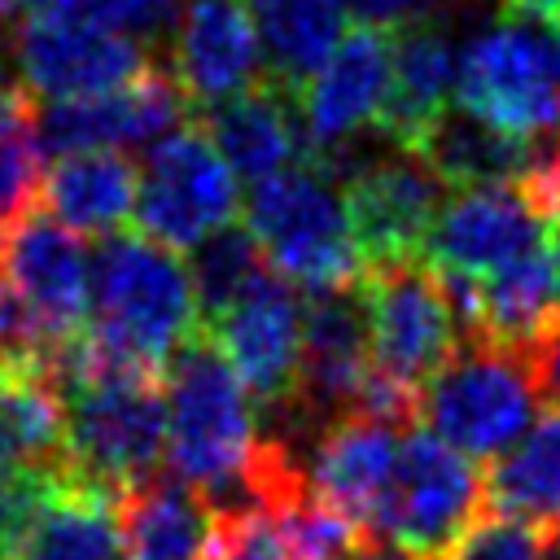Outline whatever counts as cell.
I'll return each instance as SVG.
<instances>
[{
	"label": "cell",
	"mask_w": 560,
	"mask_h": 560,
	"mask_svg": "<svg viewBox=\"0 0 560 560\" xmlns=\"http://www.w3.org/2000/svg\"><path fill=\"white\" fill-rule=\"evenodd\" d=\"M368 315V376L350 411L381 416L407 429L420 416V389L459 346L455 298L429 262L394 258L359 271Z\"/></svg>",
	"instance_id": "1"
},
{
	"label": "cell",
	"mask_w": 560,
	"mask_h": 560,
	"mask_svg": "<svg viewBox=\"0 0 560 560\" xmlns=\"http://www.w3.org/2000/svg\"><path fill=\"white\" fill-rule=\"evenodd\" d=\"M166 455L171 472L197 486L219 512H254L245 499L249 459L258 451L254 398L210 337H188L162 368Z\"/></svg>",
	"instance_id": "2"
},
{
	"label": "cell",
	"mask_w": 560,
	"mask_h": 560,
	"mask_svg": "<svg viewBox=\"0 0 560 560\" xmlns=\"http://www.w3.org/2000/svg\"><path fill=\"white\" fill-rule=\"evenodd\" d=\"M92 328L88 337L122 363L162 372L166 359L197 337V293L179 249L144 232H109L92 258Z\"/></svg>",
	"instance_id": "3"
},
{
	"label": "cell",
	"mask_w": 560,
	"mask_h": 560,
	"mask_svg": "<svg viewBox=\"0 0 560 560\" xmlns=\"http://www.w3.org/2000/svg\"><path fill=\"white\" fill-rule=\"evenodd\" d=\"M455 105L512 131L547 136L560 127V13L499 4L455 57Z\"/></svg>",
	"instance_id": "4"
},
{
	"label": "cell",
	"mask_w": 560,
	"mask_h": 560,
	"mask_svg": "<svg viewBox=\"0 0 560 560\" xmlns=\"http://www.w3.org/2000/svg\"><path fill=\"white\" fill-rule=\"evenodd\" d=\"M245 219L258 254L271 262V271H280L293 284L332 289L359 280L363 271L346 201L319 162H289L254 179Z\"/></svg>",
	"instance_id": "5"
},
{
	"label": "cell",
	"mask_w": 560,
	"mask_h": 560,
	"mask_svg": "<svg viewBox=\"0 0 560 560\" xmlns=\"http://www.w3.org/2000/svg\"><path fill=\"white\" fill-rule=\"evenodd\" d=\"M538 389L521 350L459 337L420 389V416L429 429L468 459H494L534 420Z\"/></svg>",
	"instance_id": "6"
},
{
	"label": "cell",
	"mask_w": 560,
	"mask_h": 560,
	"mask_svg": "<svg viewBox=\"0 0 560 560\" xmlns=\"http://www.w3.org/2000/svg\"><path fill=\"white\" fill-rule=\"evenodd\" d=\"M481 499L486 472H477V464L433 429H411L398 438L372 529L398 542L407 556H438L481 516Z\"/></svg>",
	"instance_id": "7"
},
{
	"label": "cell",
	"mask_w": 560,
	"mask_h": 560,
	"mask_svg": "<svg viewBox=\"0 0 560 560\" xmlns=\"http://www.w3.org/2000/svg\"><path fill=\"white\" fill-rule=\"evenodd\" d=\"M13 74L44 101H70L109 92L149 66V48L92 22L66 0L26 9V22L9 35Z\"/></svg>",
	"instance_id": "8"
},
{
	"label": "cell",
	"mask_w": 560,
	"mask_h": 560,
	"mask_svg": "<svg viewBox=\"0 0 560 560\" xmlns=\"http://www.w3.org/2000/svg\"><path fill=\"white\" fill-rule=\"evenodd\" d=\"M236 214V179L206 127H175L149 144L136 184V228L171 249H192Z\"/></svg>",
	"instance_id": "9"
},
{
	"label": "cell",
	"mask_w": 560,
	"mask_h": 560,
	"mask_svg": "<svg viewBox=\"0 0 560 560\" xmlns=\"http://www.w3.org/2000/svg\"><path fill=\"white\" fill-rule=\"evenodd\" d=\"M206 337L262 411L280 420L293 407L302 368V298L280 271L262 267L206 319Z\"/></svg>",
	"instance_id": "10"
},
{
	"label": "cell",
	"mask_w": 560,
	"mask_h": 560,
	"mask_svg": "<svg viewBox=\"0 0 560 560\" xmlns=\"http://www.w3.org/2000/svg\"><path fill=\"white\" fill-rule=\"evenodd\" d=\"M389 52H394V26L359 22L341 31L328 57L293 88L302 149H311L324 171L346 153V144L359 131L376 127L389 88Z\"/></svg>",
	"instance_id": "11"
},
{
	"label": "cell",
	"mask_w": 560,
	"mask_h": 560,
	"mask_svg": "<svg viewBox=\"0 0 560 560\" xmlns=\"http://www.w3.org/2000/svg\"><path fill=\"white\" fill-rule=\"evenodd\" d=\"M188 96L175 83V74L144 66L136 79L92 92V96H70V101H48L44 109L31 105V131L44 153H79V149H149L166 131L188 122Z\"/></svg>",
	"instance_id": "12"
},
{
	"label": "cell",
	"mask_w": 560,
	"mask_h": 560,
	"mask_svg": "<svg viewBox=\"0 0 560 560\" xmlns=\"http://www.w3.org/2000/svg\"><path fill=\"white\" fill-rule=\"evenodd\" d=\"M442 188L446 184L433 175V166L411 149H394L389 158L354 166L341 188V201L350 214L359 262L372 267L416 258L442 206Z\"/></svg>",
	"instance_id": "13"
},
{
	"label": "cell",
	"mask_w": 560,
	"mask_h": 560,
	"mask_svg": "<svg viewBox=\"0 0 560 560\" xmlns=\"http://www.w3.org/2000/svg\"><path fill=\"white\" fill-rule=\"evenodd\" d=\"M542 214L529 206L521 184H468L438 206L424 254L429 267L451 280H477L503 262L542 245Z\"/></svg>",
	"instance_id": "14"
},
{
	"label": "cell",
	"mask_w": 560,
	"mask_h": 560,
	"mask_svg": "<svg viewBox=\"0 0 560 560\" xmlns=\"http://www.w3.org/2000/svg\"><path fill=\"white\" fill-rule=\"evenodd\" d=\"M0 267L39 319L48 341L74 337L88 315L92 258L83 236L57 223L52 214H26L0 236Z\"/></svg>",
	"instance_id": "15"
},
{
	"label": "cell",
	"mask_w": 560,
	"mask_h": 560,
	"mask_svg": "<svg viewBox=\"0 0 560 560\" xmlns=\"http://www.w3.org/2000/svg\"><path fill=\"white\" fill-rule=\"evenodd\" d=\"M171 74L188 105H219L267 79L245 0H184L171 26Z\"/></svg>",
	"instance_id": "16"
},
{
	"label": "cell",
	"mask_w": 560,
	"mask_h": 560,
	"mask_svg": "<svg viewBox=\"0 0 560 560\" xmlns=\"http://www.w3.org/2000/svg\"><path fill=\"white\" fill-rule=\"evenodd\" d=\"M398 438H402L398 424L368 411H341L324 420L306 438V459H302L306 490L328 508L346 512L354 525L372 529V512L389 481Z\"/></svg>",
	"instance_id": "17"
},
{
	"label": "cell",
	"mask_w": 560,
	"mask_h": 560,
	"mask_svg": "<svg viewBox=\"0 0 560 560\" xmlns=\"http://www.w3.org/2000/svg\"><path fill=\"white\" fill-rule=\"evenodd\" d=\"M118 547L127 560H214L223 512L188 481L158 477V468L114 494Z\"/></svg>",
	"instance_id": "18"
},
{
	"label": "cell",
	"mask_w": 560,
	"mask_h": 560,
	"mask_svg": "<svg viewBox=\"0 0 560 560\" xmlns=\"http://www.w3.org/2000/svg\"><path fill=\"white\" fill-rule=\"evenodd\" d=\"M455 57H459V44L438 13L394 26L389 88H385V105L376 118V127L385 131V140L394 149H416V140L451 105Z\"/></svg>",
	"instance_id": "19"
},
{
	"label": "cell",
	"mask_w": 560,
	"mask_h": 560,
	"mask_svg": "<svg viewBox=\"0 0 560 560\" xmlns=\"http://www.w3.org/2000/svg\"><path fill=\"white\" fill-rule=\"evenodd\" d=\"M442 280L459 311V337H481V341L525 354V346L556 315V276H551L547 241L538 249L503 262L490 276H477V280L442 276Z\"/></svg>",
	"instance_id": "20"
},
{
	"label": "cell",
	"mask_w": 560,
	"mask_h": 560,
	"mask_svg": "<svg viewBox=\"0 0 560 560\" xmlns=\"http://www.w3.org/2000/svg\"><path fill=\"white\" fill-rule=\"evenodd\" d=\"M114 551H118L114 494L61 472L35 494L9 547V560H114Z\"/></svg>",
	"instance_id": "21"
},
{
	"label": "cell",
	"mask_w": 560,
	"mask_h": 560,
	"mask_svg": "<svg viewBox=\"0 0 560 560\" xmlns=\"http://www.w3.org/2000/svg\"><path fill=\"white\" fill-rule=\"evenodd\" d=\"M66 472L61 394L39 363L0 368V481H52Z\"/></svg>",
	"instance_id": "22"
},
{
	"label": "cell",
	"mask_w": 560,
	"mask_h": 560,
	"mask_svg": "<svg viewBox=\"0 0 560 560\" xmlns=\"http://www.w3.org/2000/svg\"><path fill=\"white\" fill-rule=\"evenodd\" d=\"M206 136L214 140V149L223 153V162L245 175V179H262L280 166H289L302 149V127L293 118L289 105V88L258 79L254 88L206 105Z\"/></svg>",
	"instance_id": "23"
},
{
	"label": "cell",
	"mask_w": 560,
	"mask_h": 560,
	"mask_svg": "<svg viewBox=\"0 0 560 560\" xmlns=\"http://www.w3.org/2000/svg\"><path fill=\"white\" fill-rule=\"evenodd\" d=\"M140 171L118 149H79L61 153L52 171H44L39 201L57 223L79 236H109L136 210Z\"/></svg>",
	"instance_id": "24"
},
{
	"label": "cell",
	"mask_w": 560,
	"mask_h": 560,
	"mask_svg": "<svg viewBox=\"0 0 560 560\" xmlns=\"http://www.w3.org/2000/svg\"><path fill=\"white\" fill-rule=\"evenodd\" d=\"M442 184L468 188V184H516L534 158L529 136H512L464 105H446L433 127L416 140V149Z\"/></svg>",
	"instance_id": "25"
},
{
	"label": "cell",
	"mask_w": 560,
	"mask_h": 560,
	"mask_svg": "<svg viewBox=\"0 0 560 560\" xmlns=\"http://www.w3.org/2000/svg\"><path fill=\"white\" fill-rule=\"evenodd\" d=\"M486 499L494 512L521 516L529 525H560V411L529 420V429L499 451L486 472Z\"/></svg>",
	"instance_id": "26"
},
{
	"label": "cell",
	"mask_w": 560,
	"mask_h": 560,
	"mask_svg": "<svg viewBox=\"0 0 560 560\" xmlns=\"http://www.w3.org/2000/svg\"><path fill=\"white\" fill-rule=\"evenodd\" d=\"M258 44L271 57L276 83L289 92L328 57V48L346 31L341 0H245Z\"/></svg>",
	"instance_id": "27"
},
{
	"label": "cell",
	"mask_w": 560,
	"mask_h": 560,
	"mask_svg": "<svg viewBox=\"0 0 560 560\" xmlns=\"http://www.w3.org/2000/svg\"><path fill=\"white\" fill-rule=\"evenodd\" d=\"M262 254L249 236V228L241 223H223L210 236H201L192 245V293H197V315H214L219 306H228L258 271H262Z\"/></svg>",
	"instance_id": "28"
},
{
	"label": "cell",
	"mask_w": 560,
	"mask_h": 560,
	"mask_svg": "<svg viewBox=\"0 0 560 560\" xmlns=\"http://www.w3.org/2000/svg\"><path fill=\"white\" fill-rule=\"evenodd\" d=\"M262 516L271 521L284 560H337L363 529L346 512H337L324 499H315L306 486L293 499H284L280 508L262 512Z\"/></svg>",
	"instance_id": "29"
},
{
	"label": "cell",
	"mask_w": 560,
	"mask_h": 560,
	"mask_svg": "<svg viewBox=\"0 0 560 560\" xmlns=\"http://www.w3.org/2000/svg\"><path fill=\"white\" fill-rule=\"evenodd\" d=\"M547 538L551 529L529 525L508 512L477 516L442 556L446 560H547Z\"/></svg>",
	"instance_id": "30"
},
{
	"label": "cell",
	"mask_w": 560,
	"mask_h": 560,
	"mask_svg": "<svg viewBox=\"0 0 560 560\" xmlns=\"http://www.w3.org/2000/svg\"><path fill=\"white\" fill-rule=\"evenodd\" d=\"M39 184H44V149L26 118L9 136H0V236L39 206Z\"/></svg>",
	"instance_id": "31"
},
{
	"label": "cell",
	"mask_w": 560,
	"mask_h": 560,
	"mask_svg": "<svg viewBox=\"0 0 560 560\" xmlns=\"http://www.w3.org/2000/svg\"><path fill=\"white\" fill-rule=\"evenodd\" d=\"M66 4L88 13L92 22H101L109 31L144 44V48L166 39L179 9H184V0H66Z\"/></svg>",
	"instance_id": "32"
},
{
	"label": "cell",
	"mask_w": 560,
	"mask_h": 560,
	"mask_svg": "<svg viewBox=\"0 0 560 560\" xmlns=\"http://www.w3.org/2000/svg\"><path fill=\"white\" fill-rule=\"evenodd\" d=\"M48 337L39 328V319L31 315V306L22 302V293L13 289V280L0 267V368L9 363H39Z\"/></svg>",
	"instance_id": "33"
},
{
	"label": "cell",
	"mask_w": 560,
	"mask_h": 560,
	"mask_svg": "<svg viewBox=\"0 0 560 560\" xmlns=\"http://www.w3.org/2000/svg\"><path fill=\"white\" fill-rule=\"evenodd\" d=\"M525 363H529L538 398L560 411V315H551V324L525 346Z\"/></svg>",
	"instance_id": "34"
},
{
	"label": "cell",
	"mask_w": 560,
	"mask_h": 560,
	"mask_svg": "<svg viewBox=\"0 0 560 560\" xmlns=\"http://www.w3.org/2000/svg\"><path fill=\"white\" fill-rule=\"evenodd\" d=\"M346 13H354L359 22H381V26H398L424 13H438L442 0H341Z\"/></svg>",
	"instance_id": "35"
},
{
	"label": "cell",
	"mask_w": 560,
	"mask_h": 560,
	"mask_svg": "<svg viewBox=\"0 0 560 560\" xmlns=\"http://www.w3.org/2000/svg\"><path fill=\"white\" fill-rule=\"evenodd\" d=\"M31 118V96L13 74H0V136H9L13 127H22Z\"/></svg>",
	"instance_id": "36"
},
{
	"label": "cell",
	"mask_w": 560,
	"mask_h": 560,
	"mask_svg": "<svg viewBox=\"0 0 560 560\" xmlns=\"http://www.w3.org/2000/svg\"><path fill=\"white\" fill-rule=\"evenodd\" d=\"M337 560H411L398 542H389L385 534H376V529H359V538L337 556Z\"/></svg>",
	"instance_id": "37"
},
{
	"label": "cell",
	"mask_w": 560,
	"mask_h": 560,
	"mask_svg": "<svg viewBox=\"0 0 560 560\" xmlns=\"http://www.w3.org/2000/svg\"><path fill=\"white\" fill-rule=\"evenodd\" d=\"M547 228H551V241H547V258H551V276H556V298H560V219H551Z\"/></svg>",
	"instance_id": "38"
},
{
	"label": "cell",
	"mask_w": 560,
	"mask_h": 560,
	"mask_svg": "<svg viewBox=\"0 0 560 560\" xmlns=\"http://www.w3.org/2000/svg\"><path fill=\"white\" fill-rule=\"evenodd\" d=\"M411 560H446V556H442V551H438V556H411Z\"/></svg>",
	"instance_id": "39"
}]
</instances>
